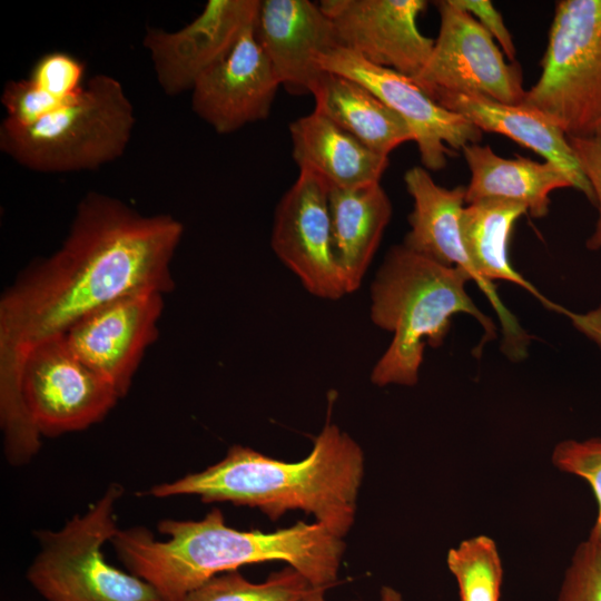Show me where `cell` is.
<instances>
[{
  "label": "cell",
  "instance_id": "7a4b0ae2",
  "mask_svg": "<svg viewBox=\"0 0 601 601\" xmlns=\"http://www.w3.org/2000/svg\"><path fill=\"white\" fill-rule=\"evenodd\" d=\"M167 540L144 526L118 530L111 544L130 573L151 584L165 601H176L220 573L247 564L285 562L313 587L338 580L344 540L318 522L298 521L272 532L242 531L226 524L220 509L201 520L158 523Z\"/></svg>",
  "mask_w": 601,
  "mask_h": 601
},
{
  "label": "cell",
  "instance_id": "9c48e42d",
  "mask_svg": "<svg viewBox=\"0 0 601 601\" xmlns=\"http://www.w3.org/2000/svg\"><path fill=\"white\" fill-rule=\"evenodd\" d=\"M440 30L431 56L413 80L430 96L474 93L515 105L526 90L520 65L505 60L501 48L479 21L454 0L434 2Z\"/></svg>",
  "mask_w": 601,
  "mask_h": 601
},
{
  "label": "cell",
  "instance_id": "2e32d148",
  "mask_svg": "<svg viewBox=\"0 0 601 601\" xmlns=\"http://www.w3.org/2000/svg\"><path fill=\"white\" fill-rule=\"evenodd\" d=\"M254 35L293 95H312L324 71L319 58L341 47L333 22L309 0H259Z\"/></svg>",
  "mask_w": 601,
  "mask_h": 601
},
{
  "label": "cell",
  "instance_id": "603a6c76",
  "mask_svg": "<svg viewBox=\"0 0 601 601\" xmlns=\"http://www.w3.org/2000/svg\"><path fill=\"white\" fill-rule=\"evenodd\" d=\"M512 228L501 220H486L474 227L465 239V248L476 272L486 280H508L523 287L548 309L563 314L601 348V307L579 314L546 298L511 265L509 240Z\"/></svg>",
  "mask_w": 601,
  "mask_h": 601
},
{
  "label": "cell",
  "instance_id": "4fadbf2b",
  "mask_svg": "<svg viewBox=\"0 0 601 601\" xmlns=\"http://www.w3.org/2000/svg\"><path fill=\"white\" fill-rule=\"evenodd\" d=\"M258 7L259 0H208L203 11L178 30L148 27L142 45L165 95L190 91L254 24Z\"/></svg>",
  "mask_w": 601,
  "mask_h": 601
},
{
  "label": "cell",
  "instance_id": "277c9868",
  "mask_svg": "<svg viewBox=\"0 0 601 601\" xmlns=\"http://www.w3.org/2000/svg\"><path fill=\"white\" fill-rule=\"evenodd\" d=\"M470 280L460 268L441 265L403 244L386 253L371 285L370 316L393 337L371 372L374 385L414 386L425 347L443 344L456 314H467L483 327L477 353L496 337L495 324L466 292Z\"/></svg>",
  "mask_w": 601,
  "mask_h": 601
},
{
  "label": "cell",
  "instance_id": "e0dca14e",
  "mask_svg": "<svg viewBox=\"0 0 601 601\" xmlns=\"http://www.w3.org/2000/svg\"><path fill=\"white\" fill-rule=\"evenodd\" d=\"M404 183L413 199V209L403 245L441 265L463 270L486 296L499 319H505L510 311L497 295L494 283L476 272L462 240L460 217L466 204V186L442 187L423 166L407 169Z\"/></svg>",
  "mask_w": 601,
  "mask_h": 601
},
{
  "label": "cell",
  "instance_id": "3957f363",
  "mask_svg": "<svg viewBox=\"0 0 601 601\" xmlns=\"http://www.w3.org/2000/svg\"><path fill=\"white\" fill-rule=\"evenodd\" d=\"M364 476V453L336 424L326 422L300 461L269 457L239 444L207 469L152 486L155 497L195 495L260 510L276 521L302 510L344 539L355 522Z\"/></svg>",
  "mask_w": 601,
  "mask_h": 601
},
{
  "label": "cell",
  "instance_id": "52a82bcc",
  "mask_svg": "<svg viewBox=\"0 0 601 601\" xmlns=\"http://www.w3.org/2000/svg\"><path fill=\"white\" fill-rule=\"evenodd\" d=\"M523 104L568 137H601V0L556 1L541 73Z\"/></svg>",
  "mask_w": 601,
  "mask_h": 601
},
{
  "label": "cell",
  "instance_id": "1f68e13d",
  "mask_svg": "<svg viewBox=\"0 0 601 601\" xmlns=\"http://www.w3.org/2000/svg\"><path fill=\"white\" fill-rule=\"evenodd\" d=\"M380 601H404V598L395 588L383 585L380 590Z\"/></svg>",
  "mask_w": 601,
  "mask_h": 601
},
{
  "label": "cell",
  "instance_id": "f546056e",
  "mask_svg": "<svg viewBox=\"0 0 601 601\" xmlns=\"http://www.w3.org/2000/svg\"><path fill=\"white\" fill-rule=\"evenodd\" d=\"M568 140L584 177L591 186L594 204L598 208L597 223L585 246L590 250H599L601 249V137H568Z\"/></svg>",
  "mask_w": 601,
  "mask_h": 601
},
{
  "label": "cell",
  "instance_id": "5b68a950",
  "mask_svg": "<svg viewBox=\"0 0 601 601\" xmlns=\"http://www.w3.org/2000/svg\"><path fill=\"white\" fill-rule=\"evenodd\" d=\"M136 122L134 106L114 76L89 78L70 101L32 126L1 122L0 150L37 173L95 170L120 158Z\"/></svg>",
  "mask_w": 601,
  "mask_h": 601
},
{
  "label": "cell",
  "instance_id": "4dcf8cb0",
  "mask_svg": "<svg viewBox=\"0 0 601 601\" xmlns=\"http://www.w3.org/2000/svg\"><path fill=\"white\" fill-rule=\"evenodd\" d=\"M455 3L472 14L492 36L510 62H515L516 48L506 28L502 14L490 0H454Z\"/></svg>",
  "mask_w": 601,
  "mask_h": 601
},
{
  "label": "cell",
  "instance_id": "83f0119b",
  "mask_svg": "<svg viewBox=\"0 0 601 601\" xmlns=\"http://www.w3.org/2000/svg\"><path fill=\"white\" fill-rule=\"evenodd\" d=\"M558 601H601V546L591 539L574 550Z\"/></svg>",
  "mask_w": 601,
  "mask_h": 601
},
{
  "label": "cell",
  "instance_id": "8fae6325",
  "mask_svg": "<svg viewBox=\"0 0 601 601\" xmlns=\"http://www.w3.org/2000/svg\"><path fill=\"white\" fill-rule=\"evenodd\" d=\"M270 245L309 294L329 300L347 294L333 247L328 185L318 175L299 170L276 206Z\"/></svg>",
  "mask_w": 601,
  "mask_h": 601
},
{
  "label": "cell",
  "instance_id": "9a60e30c",
  "mask_svg": "<svg viewBox=\"0 0 601 601\" xmlns=\"http://www.w3.org/2000/svg\"><path fill=\"white\" fill-rule=\"evenodd\" d=\"M280 86L253 24L231 51L196 81L190 90L191 109L217 134H230L267 119Z\"/></svg>",
  "mask_w": 601,
  "mask_h": 601
},
{
  "label": "cell",
  "instance_id": "d6986e66",
  "mask_svg": "<svg viewBox=\"0 0 601 601\" xmlns=\"http://www.w3.org/2000/svg\"><path fill=\"white\" fill-rule=\"evenodd\" d=\"M289 135L299 170L318 175L328 186L377 184L390 164L387 156L373 151L315 109L292 121Z\"/></svg>",
  "mask_w": 601,
  "mask_h": 601
},
{
  "label": "cell",
  "instance_id": "484cf974",
  "mask_svg": "<svg viewBox=\"0 0 601 601\" xmlns=\"http://www.w3.org/2000/svg\"><path fill=\"white\" fill-rule=\"evenodd\" d=\"M552 464L561 472L585 481L597 502V516L589 539L601 546V439L564 440L551 455Z\"/></svg>",
  "mask_w": 601,
  "mask_h": 601
},
{
  "label": "cell",
  "instance_id": "f1b7e54d",
  "mask_svg": "<svg viewBox=\"0 0 601 601\" xmlns=\"http://www.w3.org/2000/svg\"><path fill=\"white\" fill-rule=\"evenodd\" d=\"M68 101L48 95L28 78L10 80L1 92V105L7 114L2 124L20 128L32 126Z\"/></svg>",
  "mask_w": 601,
  "mask_h": 601
},
{
  "label": "cell",
  "instance_id": "5bb4252c",
  "mask_svg": "<svg viewBox=\"0 0 601 601\" xmlns=\"http://www.w3.org/2000/svg\"><path fill=\"white\" fill-rule=\"evenodd\" d=\"M339 46L366 61L415 78L427 62L434 39L417 19L425 0H323Z\"/></svg>",
  "mask_w": 601,
  "mask_h": 601
},
{
  "label": "cell",
  "instance_id": "44dd1931",
  "mask_svg": "<svg viewBox=\"0 0 601 601\" xmlns=\"http://www.w3.org/2000/svg\"><path fill=\"white\" fill-rule=\"evenodd\" d=\"M461 151L471 174L466 204L510 200L525 205L533 218H543L549 213L551 193L572 187L565 174L545 160L503 158L491 146L479 142L466 145Z\"/></svg>",
  "mask_w": 601,
  "mask_h": 601
},
{
  "label": "cell",
  "instance_id": "8992f818",
  "mask_svg": "<svg viewBox=\"0 0 601 601\" xmlns=\"http://www.w3.org/2000/svg\"><path fill=\"white\" fill-rule=\"evenodd\" d=\"M122 492L111 484L58 531L37 532L40 550L27 580L46 601H165L151 584L104 555V545L119 530L115 511Z\"/></svg>",
  "mask_w": 601,
  "mask_h": 601
},
{
  "label": "cell",
  "instance_id": "6da1fadb",
  "mask_svg": "<svg viewBox=\"0 0 601 601\" xmlns=\"http://www.w3.org/2000/svg\"><path fill=\"white\" fill-rule=\"evenodd\" d=\"M183 234L184 225L171 215H142L118 198L89 191L60 247L3 292L0 424L8 453L24 455L40 444L21 395L30 351L125 295L173 290L170 264Z\"/></svg>",
  "mask_w": 601,
  "mask_h": 601
},
{
  "label": "cell",
  "instance_id": "ffe728a7",
  "mask_svg": "<svg viewBox=\"0 0 601 601\" xmlns=\"http://www.w3.org/2000/svg\"><path fill=\"white\" fill-rule=\"evenodd\" d=\"M335 257L347 294L358 289L392 217L381 183L353 188L328 186Z\"/></svg>",
  "mask_w": 601,
  "mask_h": 601
},
{
  "label": "cell",
  "instance_id": "7402d4cb",
  "mask_svg": "<svg viewBox=\"0 0 601 601\" xmlns=\"http://www.w3.org/2000/svg\"><path fill=\"white\" fill-rule=\"evenodd\" d=\"M312 96L327 116L373 151L387 156L414 137L408 125L361 82L324 70Z\"/></svg>",
  "mask_w": 601,
  "mask_h": 601
},
{
  "label": "cell",
  "instance_id": "30bf717a",
  "mask_svg": "<svg viewBox=\"0 0 601 601\" xmlns=\"http://www.w3.org/2000/svg\"><path fill=\"white\" fill-rule=\"evenodd\" d=\"M318 65L361 82L400 115L411 128L422 166L427 170L443 169L454 151L482 139V130L441 106L410 77L373 65L343 47L323 55Z\"/></svg>",
  "mask_w": 601,
  "mask_h": 601
},
{
  "label": "cell",
  "instance_id": "ac0fdd59",
  "mask_svg": "<svg viewBox=\"0 0 601 601\" xmlns=\"http://www.w3.org/2000/svg\"><path fill=\"white\" fill-rule=\"evenodd\" d=\"M444 108L463 116L482 131L503 135L560 168L572 188L591 203L593 193L568 136L550 118L523 102L509 105L474 93L442 92L433 97Z\"/></svg>",
  "mask_w": 601,
  "mask_h": 601
},
{
  "label": "cell",
  "instance_id": "7c38bea8",
  "mask_svg": "<svg viewBox=\"0 0 601 601\" xmlns=\"http://www.w3.org/2000/svg\"><path fill=\"white\" fill-rule=\"evenodd\" d=\"M164 295H125L88 314L65 334L72 352L124 397L142 356L158 337Z\"/></svg>",
  "mask_w": 601,
  "mask_h": 601
},
{
  "label": "cell",
  "instance_id": "d6a6232c",
  "mask_svg": "<svg viewBox=\"0 0 601 601\" xmlns=\"http://www.w3.org/2000/svg\"><path fill=\"white\" fill-rule=\"evenodd\" d=\"M326 588L314 587L309 594L304 599V601H326L325 592ZM352 601H362V600H352Z\"/></svg>",
  "mask_w": 601,
  "mask_h": 601
},
{
  "label": "cell",
  "instance_id": "cb8c5ba5",
  "mask_svg": "<svg viewBox=\"0 0 601 601\" xmlns=\"http://www.w3.org/2000/svg\"><path fill=\"white\" fill-rule=\"evenodd\" d=\"M313 585L294 568L252 582L238 570L220 573L176 601H304Z\"/></svg>",
  "mask_w": 601,
  "mask_h": 601
},
{
  "label": "cell",
  "instance_id": "ba28073f",
  "mask_svg": "<svg viewBox=\"0 0 601 601\" xmlns=\"http://www.w3.org/2000/svg\"><path fill=\"white\" fill-rule=\"evenodd\" d=\"M21 395L41 437L85 430L100 422L120 398L72 352L63 334L30 351L22 366Z\"/></svg>",
  "mask_w": 601,
  "mask_h": 601
},
{
  "label": "cell",
  "instance_id": "d4e9b609",
  "mask_svg": "<svg viewBox=\"0 0 601 601\" xmlns=\"http://www.w3.org/2000/svg\"><path fill=\"white\" fill-rule=\"evenodd\" d=\"M446 564L460 601H500L503 566L492 538L481 534L463 540L449 550Z\"/></svg>",
  "mask_w": 601,
  "mask_h": 601
},
{
  "label": "cell",
  "instance_id": "4316f807",
  "mask_svg": "<svg viewBox=\"0 0 601 601\" xmlns=\"http://www.w3.org/2000/svg\"><path fill=\"white\" fill-rule=\"evenodd\" d=\"M85 63L65 51H51L41 56L27 77L42 91L61 100L73 99L83 88Z\"/></svg>",
  "mask_w": 601,
  "mask_h": 601
}]
</instances>
